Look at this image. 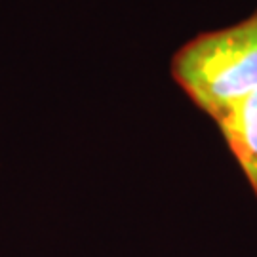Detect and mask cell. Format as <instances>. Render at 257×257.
Listing matches in <instances>:
<instances>
[{"label": "cell", "mask_w": 257, "mask_h": 257, "mask_svg": "<svg viewBox=\"0 0 257 257\" xmlns=\"http://www.w3.org/2000/svg\"><path fill=\"white\" fill-rule=\"evenodd\" d=\"M172 76L211 118L255 92L257 12L234 25L187 40L174 54Z\"/></svg>", "instance_id": "cell-1"}, {"label": "cell", "mask_w": 257, "mask_h": 257, "mask_svg": "<svg viewBox=\"0 0 257 257\" xmlns=\"http://www.w3.org/2000/svg\"><path fill=\"white\" fill-rule=\"evenodd\" d=\"M213 120L257 196V90L236 99Z\"/></svg>", "instance_id": "cell-2"}]
</instances>
